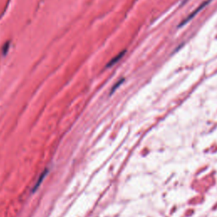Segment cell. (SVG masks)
I'll list each match as a JSON object with an SVG mask.
<instances>
[{"label":"cell","mask_w":217,"mask_h":217,"mask_svg":"<svg viewBox=\"0 0 217 217\" xmlns=\"http://www.w3.org/2000/svg\"><path fill=\"white\" fill-rule=\"evenodd\" d=\"M210 1H211V0H206V1H204V2H203V3H201V4H200V5H199V6H198L196 9H194V10H193V12H192V13H191V14H190V15H188V17H187L184 21H182L179 24V27H182V26H183L184 25L187 24L188 22H189V21H190L193 18H194V17L196 16V15H198V12H200V11H201V10H202V9H204V7H205V6H206V5H207V4L210 2Z\"/></svg>","instance_id":"6da1fadb"},{"label":"cell","mask_w":217,"mask_h":217,"mask_svg":"<svg viewBox=\"0 0 217 217\" xmlns=\"http://www.w3.org/2000/svg\"><path fill=\"white\" fill-rule=\"evenodd\" d=\"M126 52V50H123V51H121V53H119L117 55H116L113 59H111L109 61V63L107 64L106 68H110V67L113 66L114 65H116L118 61H120L121 59L123 58V56L125 55Z\"/></svg>","instance_id":"7a4b0ae2"},{"label":"cell","mask_w":217,"mask_h":217,"mask_svg":"<svg viewBox=\"0 0 217 217\" xmlns=\"http://www.w3.org/2000/svg\"><path fill=\"white\" fill-rule=\"evenodd\" d=\"M47 174H48V170H45V171H43V174L40 176V177H39V179H38V181H37V182L35 184V186H34V188H33V190H32V192L34 193L37 188H38V187H39V185L42 183V182H43V180L45 178V176H47Z\"/></svg>","instance_id":"3957f363"},{"label":"cell","mask_w":217,"mask_h":217,"mask_svg":"<svg viewBox=\"0 0 217 217\" xmlns=\"http://www.w3.org/2000/svg\"><path fill=\"white\" fill-rule=\"evenodd\" d=\"M9 49V42H7L3 46V55H6V53H8Z\"/></svg>","instance_id":"277c9868"},{"label":"cell","mask_w":217,"mask_h":217,"mask_svg":"<svg viewBox=\"0 0 217 217\" xmlns=\"http://www.w3.org/2000/svg\"><path fill=\"white\" fill-rule=\"evenodd\" d=\"M123 81H124V79H121V81H118V82H117V83H116V85L114 86V87H113V88L111 89V93H113L115 92V90H116V88H117V87H119V86L121 85V83L123 82Z\"/></svg>","instance_id":"5b68a950"}]
</instances>
